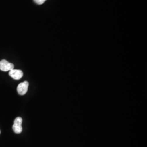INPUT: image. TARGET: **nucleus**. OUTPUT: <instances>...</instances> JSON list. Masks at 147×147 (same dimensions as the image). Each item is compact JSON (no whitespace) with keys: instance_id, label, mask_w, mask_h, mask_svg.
<instances>
[{"instance_id":"1","label":"nucleus","mask_w":147,"mask_h":147,"mask_svg":"<svg viewBox=\"0 0 147 147\" xmlns=\"http://www.w3.org/2000/svg\"><path fill=\"white\" fill-rule=\"evenodd\" d=\"M22 119L21 117H18L15 119L14 124L13 125V130L16 134H20L22 131Z\"/></svg>"},{"instance_id":"2","label":"nucleus","mask_w":147,"mask_h":147,"mask_svg":"<svg viewBox=\"0 0 147 147\" xmlns=\"http://www.w3.org/2000/svg\"><path fill=\"white\" fill-rule=\"evenodd\" d=\"M14 64L9 63L5 59H2L0 61V70L3 71H9L12 69H14Z\"/></svg>"},{"instance_id":"3","label":"nucleus","mask_w":147,"mask_h":147,"mask_svg":"<svg viewBox=\"0 0 147 147\" xmlns=\"http://www.w3.org/2000/svg\"><path fill=\"white\" fill-rule=\"evenodd\" d=\"M29 84L26 81L19 84L17 87V92L19 94L24 95L25 94L28 90Z\"/></svg>"},{"instance_id":"4","label":"nucleus","mask_w":147,"mask_h":147,"mask_svg":"<svg viewBox=\"0 0 147 147\" xmlns=\"http://www.w3.org/2000/svg\"><path fill=\"white\" fill-rule=\"evenodd\" d=\"M9 75L14 80H19L23 76V72L20 70L12 69L9 71Z\"/></svg>"},{"instance_id":"5","label":"nucleus","mask_w":147,"mask_h":147,"mask_svg":"<svg viewBox=\"0 0 147 147\" xmlns=\"http://www.w3.org/2000/svg\"><path fill=\"white\" fill-rule=\"evenodd\" d=\"M34 2L37 3L38 5H41L43 4L47 0H33Z\"/></svg>"},{"instance_id":"6","label":"nucleus","mask_w":147,"mask_h":147,"mask_svg":"<svg viewBox=\"0 0 147 147\" xmlns=\"http://www.w3.org/2000/svg\"><path fill=\"white\" fill-rule=\"evenodd\" d=\"M0 134H1V131H0Z\"/></svg>"}]
</instances>
